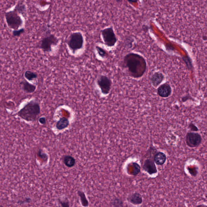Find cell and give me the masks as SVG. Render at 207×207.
Segmentation results:
<instances>
[{
	"label": "cell",
	"mask_w": 207,
	"mask_h": 207,
	"mask_svg": "<svg viewBox=\"0 0 207 207\" xmlns=\"http://www.w3.org/2000/svg\"><path fill=\"white\" fill-rule=\"evenodd\" d=\"M123 64L132 77H141L146 72L147 64L143 56L136 53L127 54L123 59Z\"/></svg>",
	"instance_id": "cell-1"
},
{
	"label": "cell",
	"mask_w": 207,
	"mask_h": 207,
	"mask_svg": "<svg viewBox=\"0 0 207 207\" xmlns=\"http://www.w3.org/2000/svg\"><path fill=\"white\" fill-rule=\"evenodd\" d=\"M41 112L39 103L37 100H33L28 102L18 111L17 115L27 121L36 120Z\"/></svg>",
	"instance_id": "cell-2"
},
{
	"label": "cell",
	"mask_w": 207,
	"mask_h": 207,
	"mask_svg": "<svg viewBox=\"0 0 207 207\" xmlns=\"http://www.w3.org/2000/svg\"><path fill=\"white\" fill-rule=\"evenodd\" d=\"M46 34L39 42L38 47L44 52H52V47L56 45L59 42V39L54 34H51L49 30L46 32Z\"/></svg>",
	"instance_id": "cell-3"
},
{
	"label": "cell",
	"mask_w": 207,
	"mask_h": 207,
	"mask_svg": "<svg viewBox=\"0 0 207 207\" xmlns=\"http://www.w3.org/2000/svg\"><path fill=\"white\" fill-rule=\"evenodd\" d=\"M67 42L69 49L74 54L78 50L83 48L84 44L83 34L80 32L71 33L68 38Z\"/></svg>",
	"instance_id": "cell-4"
},
{
	"label": "cell",
	"mask_w": 207,
	"mask_h": 207,
	"mask_svg": "<svg viewBox=\"0 0 207 207\" xmlns=\"http://www.w3.org/2000/svg\"><path fill=\"white\" fill-rule=\"evenodd\" d=\"M5 16L7 26L10 29L18 30L23 24L21 17L14 10L6 12Z\"/></svg>",
	"instance_id": "cell-5"
},
{
	"label": "cell",
	"mask_w": 207,
	"mask_h": 207,
	"mask_svg": "<svg viewBox=\"0 0 207 207\" xmlns=\"http://www.w3.org/2000/svg\"><path fill=\"white\" fill-rule=\"evenodd\" d=\"M102 37L105 45L108 47H113L116 44L117 39L112 26L105 28L101 31Z\"/></svg>",
	"instance_id": "cell-6"
},
{
	"label": "cell",
	"mask_w": 207,
	"mask_h": 207,
	"mask_svg": "<svg viewBox=\"0 0 207 207\" xmlns=\"http://www.w3.org/2000/svg\"><path fill=\"white\" fill-rule=\"evenodd\" d=\"M97 84L103 95H107L110 93L112 83L109 77L105 75L100 76L97 80Z\"/></svg>",
	"instance_id": "cell-7"
},
{
	"label": "cell",
	"mask_w": 207,
	"mask_h": 207,
	"mask_svg": "<svg viewBox=\"0 0 207 207\" xmlns=\"http://www.w3.org/2000/svg\"><path fill=\"white\" fill-rule=\"evenodd\" d=\"M201 135L198 133H188L186 136V144L191 147H197L201 143Z\"/></svg>",
	"instance_id": "cell-8"
},
{
	"label": "cell",
	"mask_w": 207,
	"mask_h": 207,
	"mask_svg": "<svg viewBox=\"0 0 207 207\" xmlns=\"http://www.w3.org/2000/svg\"><path fill=\"white\" fill-rule=\"evenodd\" d=\"M157 92L159 96L162 97H168L170 96L172 93V88L170 85L167 83H164L158 88Z\"/></svg>",
	"instance_id": "cell-9"
},
{
	"label": "cell",
	"mask_w": 207,
	"mask_h": 207,
	"mask_svg": "<svg viewBox=\"0 0 207 207\" xmlns=\"http://www.w3.org/2000/svg\"><path fill=\"white\" fill-rule=\"evenodd\" d=\"M164 78V75L161 72H155L150 77V83L154 87H157L163 81Z\"/></svg>",
	"instance_id": "cell-10"
},
{
	"label": "cell",
	"mask_w": 207,
	"mask_h": 207,
	"mask_svg": "<svg viewBox=\"0 0 207 207\" xmlns=\"http://www.w3.org/2000/svg\"><path fill=\"white\" fill-rule=\"evenodd\" d=\"M20 88L23 91L27 94H32L35 92L37 87L25 80L21 81L19 84Z\"/></svg>",
	"instance_id": "cell-11"
},
{
	"label": "cell",
	"mask_w": 207,
	"mask_h": 207,
	"mask_svg": "<svg viewBox=\"0 0 207 207\" xmlns=\"http://www.w3.org/2000/svg\"><path fill=\"white\" fill-rule=\"evenodd\" d=\"M143 168L150 175L156 174L158 172L157 168L153 161L150 159H147L144 163Z\"/></svg>",
	"instance_id": "cell-12"
},
{
	"label": "cell",
	"mask_w": 207,
	"mask_h": 207,
	"mask_svg": "<svg viewBox=\"0 0 207 207\" xmlns=\"http://www.w3.org/2000/svg\"><path fill=\"white\" fill-rule=\"evenodd\" d=\"M128 201L133 204H140L143 202L141 196L139 193H135L130 195L127 198Z\"/></svg>",
	"instance_id": "cell-13"
},
{
	"label": "cell",
	"mask_w": 207,
	"mask_h": 207,
	"mask_svg": "<svg viewBox=\"0 0 207 207\" xmlns=\"http://www.w3.org/2000/svg\"><path fill=\"white\" fill-rule=\"evenodd\" d=\"M69 120L67 118H61L59 121H57L56 124V127L57 130H61L64 129L69 126Z\"/></svg>",
	"instance_id": "cell-14"
},
{
	"label": "cell",
	"mask_w": 207,
	"mask_h": 207,
	"mask_svg": "<svg viewBox=\"0 0 207 207\" xmlns=\"http://www.w3.org/2000/svg\"><path fill=\"white\" fill-rule=\"evenodd\" d=\"M19 14H21L23 17H27V7L26 5L23 2H19L15 6L14 9Z\"/></svg>",
	"instance_id": "cell-15"
},
{
	"label": "cell",
	"mask_w": 207,
	"mask_h": 207,
	"mask_svg": "<svg viewBox=\"0 0 207 207\" xmlns=\"http://www.w3.org/2000/svg\"><path fill=\"white\" fill-rule=\"evenodd\" d=\"M166 160V157L165 154L161 152H159L155 155L154 160L156 164L158 165H162L165 163Z\"/></svg>",
	"instance_id": "cell-16"
},
{
	"label": "cell",
	"mask_w": 207,
	"mask_h": 207,
	"mask_svg": "<svg viewBox=\"0 0 207 207\" xmlns=\"http://www.w3.org/2000/svg\"><path fill=\"white\" fill-rule=\"evenodd\" d=\"M63 162L64 164L69 168H72L75 165V159L72 156L66 155L63 159Z\"/></svg>",
	"instance_id": "cell-17"
},
{
	"label": "cell",
	"mask_w": 207,
	"mask_h": 207,
	"mask_svg": "<svg viewBox=\"0 0 207 207\" xmlns=\"http://www.w3.org/2000/svg\"><path fill=\"white\" fill-rule=\"evenodd\" d=\"M24 77L27 80L29 81H31L37 78V74L32 71L27 70L25 72Z\"/></svg>",
	"instance_id": "cell-18"
},
{
	"label": "cell",
	"mask_w": 207,
	"mask_h": 207,
	"mask_svg": "<svg viewBox=\"0 0 207 207\" xmlns=\"http://www.w3.org/2000/svg\"><path fill=\"white\" fill-rule=\"evenodd\" d=\"M77 193L79 196H80L82 205L84 207L88 206V201L84 193L82 191H79Z\"/></svg>",
	"instance_id": "cell-19"
},
{
	"label": "cell",
	"mask_w": 207,
	"mask_h": 207,
	"mask_svg": "<svg viewBox=\"0 0 207 207\" xmlns=\"http://www.w3.org/2000/svg\"><path fill=\"white\" fill-rule=\"evenodd\" d=\"M96 49L98 55L102 58H105L108 57V54L106 50L98 46L96 47Z\"/></svg>",
	"instance_id": "cell-20"
},
{
	"label": "cell",
	"mask_w": 207,
	"mask_h": 207,
	"mask_svg": "<svg viewBox=\"0 0 207 207\" xmlns=\"http://www.w3.org/2000/svg\"><path fill=\"white\" fill-rule=\"evenodd\" d=\"M134 39L131 37L127 38L125 40V45L128 49L132 48L133 46V43L134 42Z\"/></svg>",
	"instance_id": "cell-21"
},
{
	"label": "cell",
	"mask_w": 207,
	"mask_h": 207,
	"mask_svg": "<svg viewBox=\"0 0 207 207\" xmlns=\"http://www.w3.org/2000/svg\"><path fill=\"white\" fill-rule=\"evenodd\" d=\"M25 32L24 28H21V29L18 30H14L12 32L13 36L14 37H19L21 34Z\"/></svg>",
	"instance_id": "cell-22"
},
{
	"label": "cell",
	"mask_w": 207,
	"mask_h": 207,
	"mask_svg": "<svg viewBox=\"0 0 207 207\" xmlns=\"http://www.w3.org/2000/svg\"><path fill=\"white\" fill-rule=\"evenodd\" d=\"M112 204L114 206H123V202L121 199L119 198H115L112 200Z\"/></svg>",
	"instance_id": "cell-23"
},
{
	"label": "cell",
	"mask_w": 207,
	"mask_h": 207,
	"mask_svg": "<svg viewBox=\"0 0 207 207\" xmlns=\"http://www.w3.org/2000/svg\"><path fill=\"white\" fill-rule=\"evenodd\" d=\"M133 166H134V171H133V175H136L138 174L140 172V166L137 163H133Z\"/></svg>",
	"instance_id": "cell-24"
},
{
	"label": "cell",
	"mask_w": 207,
	"mask_h": 207,
	"mask_svg": "<svg viewBox=\"0 0 207 207\" xmlns=\"http://www.w3.org/2000/svg\"><path fill=\"white\" fill-rule=\"evenodd\" d=\"M37 154L39 158L44 159V160H46V161H47V160H48V157L46 153H43V151H42V150H41V149L39 150Z\"/></svg>",
	"instance_id": "cell-25"
},
{
	"label": "cell",
	"mask_w": 207,
	"mask_h": 207,
	"mask_svg": "<svg viewBox=\"0 0 207 207\" xmlns=\"http://www.w3.org/2000/svg\"><path fill=\"white\" fill-rule=\"evenodd\" d=\"M39 123L42 125L45 124L46 122V118L45 117H42L39 119Z\"/></svg>",
	"instance_id": "cell-26"
},
{
	"label": "cell",
	"mask_w": 207,
	"mask_h": 207,
	"mask_svg": "<svg viewBox=\"0 0 207 207\" xmlns=\"http://www.w3.org/2000/svg\"><path fill=\"white\" fill-rule=\"evenodd\" d=\"M59 202H60L62 206L63 207L69 206V201H67V202H64H64H63L62 201H59Z\"/></svg>",
	"instance_id": "cell-27"
},
{
	"label": "cell",
	"mask_w": 207,
	"mask_h": 207,
	"mask_svg": "<svg viewBox=\"0 0 207 207\" xmlns=\"http://www.w3.org/2000/svg\"><path fill=\"white\" fill-rule=\"evenodd\" d=\"M142 28H143V30L144 31H145V32H147V31H148V26L144 24Z\"/></svg>",
	"instance_id": "cell-28"
},
{
	"label": "cell",
	"mask_w": 207,
	"mask_h": 207,
	"mask_svg": "<svg viewBox=\"0 0 207 207\" xmlns=\"http://www.w3.org/2000/svg\"><path fill=\"white\" fill-rule=\"evenodd\" d=\"M127 1L130 4H132V3H137L139 0H127Z\"/></svg>",
	"instance_id": "cell-29"
},
{
	"label": "cell",
	"mask_w": 207,
	"mask_h": 207,
	"mask_svg": "<svg viewBox=\"0 0 207 207\" xmlns=\"http://www.w3.org/2000/svg\"><path fill=\"white\" fill-rule=\"evenodd\" d=\"M117 3H121L122 1V0H115Z\"/></svg>",
	"instance_id": "cell-30"
}]
</instances>
